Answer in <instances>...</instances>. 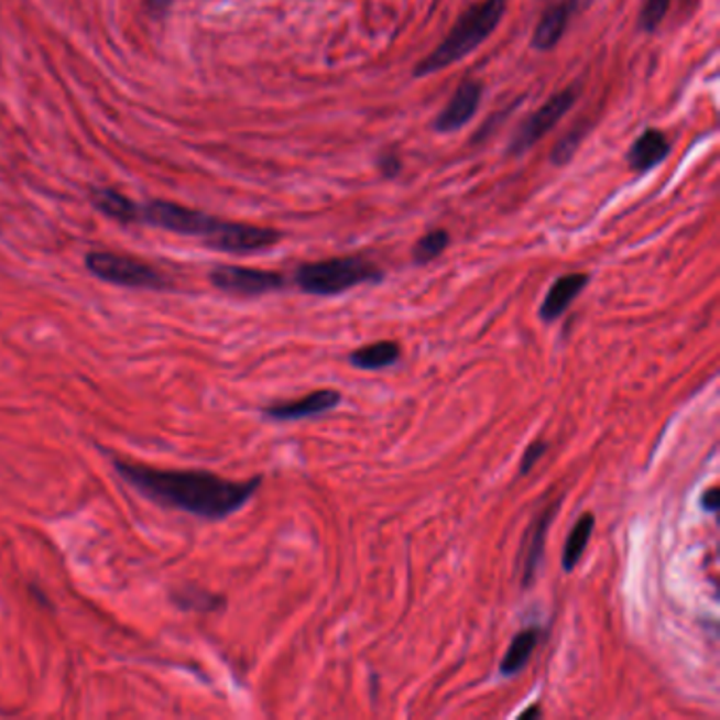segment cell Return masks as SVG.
Segmentation results:
<instances>
[{
  "label": "cell",
  "instance_id": "3957f363",
  "mask_svg": "<svg viewBox=\"0 0 720 720\" xmlns=\"http://www.w3.org/2000/svg\"><path fill=\"white\" fill-rule=\"evenodd\" d=\"M383 271L360 257L330 258L303 264L294 282L313 296H338L363 283H379Z\"/></svg>",
  "mask_w": 720,
  "mask_h": 720
},
{
  "label": "cell",
  "instance_id": "ffe728a7",
  "mask_svg": "<svg viewBox=\"0 0 720 720\" xmlns=\"http://www.w3.org/2000/svg\"><path fill=\"white\" fill-rule=\"evenodd\" d=\"M586 133H588V129H586L583 123H579V126L570 129L565 138H560L558 144L554 146V151H552V163L554 165H566L575 156L577 149L581 146V142L586 140Z\"/></svg>",
  "mask_w": 720,
  "mask_h": 720
},
{
  "label": "cell",
  "instance_id": "8fae6325",
  "mask_svg": "<svg viewBox=\"0 0 720 720\" xmlns=\"http://www.w3.org/2000/svg\"><path fill=\"white\" fill-rule=\"evenodd\" d=\"M338 404H340V393L336 389H319L296 402H283V404L266 406L262 414L271 421H283V423L285 421H303V418H313V416H321L326 412L335 411Z\"/></svg>",
  "mask_w": 720,
  "mask_h": 720
},
{
  "label": "cell",
  "instance_id": "7a4b0ae2",
  "mask_svg": "<svg viewBox=\"0 0 720 720\" xmlns=\"http://www.w3.org/2000/svg\"><path fill=\"white\" fill-rule=\"evenodd\" d=\"M505 9V0H482L469 7L438 47L421 64L414 66V77L436 75L439 70L461 62L469 53L476 52L501 24Z\"/></svg>",
  "mask_w": 720,
  "mask_h": 720
},
{
  "label": "cell",
  "instance_id": "7402d4cb",
  "mask_svg": "<svg viewBox=\"0 0 720 720\" xmlns=\"http://www.w3.org/2000/svg\"><path fill=\"white\" fill-rule=\"evenodd\" d=\"M549 450V444L545 439H535L522 455V461H520V476H528L535 465L539 463L541 457Z\"/></svg>",
  "mask_w": 720,
  "mask_h": 720
},
{
  "label": "cell",
  "instance_id": "d6986e66",
  "mask_svg": "<svg viewBox=\"0 0 720 720\" xmlns=\"http://www.w3.org/2000/svg\"><path fill=\"white\" fill-rule=\"evenodd\" d=\"M448 243H450V234L448 232L441 231V229L427 232L425 237H421L416 241V246L412 250V258H414L416 264H427V262L441 257L444 250L448 248Z\"/></svg>",
  "mask_w": 720,
  "mask_h": 720
},
{
  "label": "cell",
  "instance_id": "52a82bcc",
  "mask_svg": "<svg viewBox=\"0 0 720 720\" xmlns=\"http://www.w3.org/2000/svg\"><path fill=\"white\" fill-rule=\"evenodd\" d=\"M282 232L275 229H262L252 225H239V222H225L220 220L218 227L206 239L207 246L218 252L229 254H252L266 250L275 243H280Z\"/></svg>",
  "mask_w": 720,
  "mask_h": 720
},
{
  "label": "cell",
  "instance_id": "7c38bea8",
  "mask_svg": "<svg viewBox=\"0 0 720 720\" xmlns=\"http://www.w3.org/2000/svg\"><path fill=\"white\" fill-rule=\"evenodd\" d=\"M588 282H590V275H586V273H568V275L558 277L549 287V292L541 305V319L545 324L560 319L565 315V310L575 303V298L586 290Z\"/></svg>",
  "mask_w": 720,
  "mask_h": 720
},
{
  "label": "cell",
  "instance_id": "ba28073f",
  "mask_svg": "<svg viewBox=\"0 0 720 720\" xmlns=\"http://www.w3.org/2000/svg\"><path fill=\"white\" fill-rule=\"evenodd\" d=\"M209 282L218 290L234 294V296H262L285 285L280 273L260 271V269H246V266H231L222 264L209 273Z\"/></svg>",
  "mask_w": 720,
  "mask_h": 720
},
{
  "label": "cell",
  "instance_id": "30bf717a",
  "mask_svg": "<svg viewBox=\"0 0 720 720\" xmlns=\"http://www.w3.org/2000/svg\"><path fill=\"white\" fill-rule=\"evenodd\" d=\"M482 100V85L478 80H465L457 94L450 98V102L444 106L439 112L434 128L439 133H452L465 128L478 112Z\"/></svg>",
  "mask_w": 720,
  "mask_h": 720
},
{
  "label": "cell",
  "instance_id": "277c9868",
  "mask_svg": "<svg viewBox=\"0 0 720 720\" xmlns=\"http://www.w3.org/2000/svg\"><path fill=\"white\" fill-rule=\"evenodd\" d=\"M85 266L94 277L123 287H142V290L170 287L167 277H163L151 264L123 254L91 252L85 258Z\"/></svg>",
  "mask_w": 720,
  "mask_h": 720
},
{
  "label": "cell",
  "instance_id": "603a6c76",
  "mask_svg": "<svg viewBox=\"0 0 720 720\" xmlns=\"http://www.w3.org/2000/svg\"><path fill=\"white\" fill-rule=\"evenodd\" d=\"M719 505L720 490L717 489V487H712V489L708 490V492L701 497V508H703L706 512L714 514V512H719Z\"/></svg>",
  "mask_w": 720,
  "mask_h": 720
},
{
  "label": "cell",
  "instance_id": "d4e9b609",
  "mask_svg": "<svg viewBox=\"0 0 720 720\" xmlns=\"http://www.w3.org/2000/svg\"><path fill=\"white\" fill-rule=\"evenodd\" d=\"M528 717H541L539 706H531L528 710H524V712L520 714V719H528Z\"/></svg>",
  "mask_w": 720,
  "mask_h": 720
},
{
  "label": "cell",
  "instance_id": "9c48e42d",
  "mask_svg": "<svg viewBox=\"0 0 720 720\" xmlns=\"http://www.w3.org/2000/svg\"><path fill=\"white\" fill-rule=\"evenodd\" d=\"M563 501H554V505H547L543 512H541L526 537H524V543H522V554H520V560H522V588L528 590L533 586V581L537 579V572H539L541 560H543V549H545V539H547V531H549V524L554 522V515L558 512Z\"/></svg>",
  "mask_w": 720,
  "mask_h": 720
},
{
  "label": "cell",
  "instance_id": "e0dca14e",
  "mask_svg": "<svg viewBox=\"0 0 720 720\" xmlns=\"http://www.w3.org/2000/svg\"><path fill=\"white\" fill-rule=\"evenodd\" d=\"M593 526H596L593 515L583 514L570 528L568 539L565 543V552H563V568H565L566 572H572L575 566L579 565V560L583 558L586 547L590 545V539H592Z\"/></svg>",
  "mask_w": 720,
  "mask_h": 720
},
{
  "label": "cell",
  "instance_id": "5bb4252c",
  "mask_svg": "<svg viewBox=\"0 0 720 720\" xmlns=\"http://www.w3.org/2000/svg\"><path fill=\"white\" fill-rule=\"evenodd\" d=\"M572 7H575V0H563V2L554 4V7H549L541 15L539 24L535 28L533 41H531V45L537 52H549L560 43V39L565 36Z\"/></svg>",
  "mask_w": 720,
  "mask_h": 720
},
{
  "label": "cell",
  "instance_id": "2e32d148",
  "mask_svg": "<svg viewBox=\"0 0 720 720\" xmlns=\"http://www.w3.org/2000/svg\"><path fill=\"white\" fill-rule=\"evenodd\" d=\"M400 358H402V349L397 342L381 340V342H372V345L356 349L349 356V363L358 370L377 372V370H385L389 366H393Z\"/></svg>",
  "mask_w": 720,
  "mask_h": 720
},
{
  "label": "cell",
  "instance_id": "6da1fadb",
  "mask_svg": "<svg viewBox=\"0 0 720 720\" xmlns=\"http://www.w3.org/2000/svg\"><path fill=\"white\" fill-rule=\"evenodd\" d=\"M112 465L129 487L142 497L204 520H225L239 512L262 484L260 476L246 482H232L201 469H156L126 459H114Z\"/></svg>",
  "mask_w": 720,
  "mask_h": 720
},
{
  "label": "cell",
  "instance_id": "4fadbf2b",
  "mask_svg": "<svg viewBox=\"0 0 720 720\" xmlns=\"http://www.w3.org/2000/svg\"><path fill=\"white\" fill-rule=\"evenodd\" d=\"M669 155V142L664 131L646 129L628 151V165L636 174H646Z\"/></svg>",
  "mask_w": 720,
  "mask_h": 720
},
{
  "label": "cell",
  "instance_id": "ac0fdd59",
  "mask_svg": "<svg viewBox=\"0 0 720 720\" xmlns=\"http://www.w3.org/2000/svg\"><path fill=\"white\" fill-rule=\"evenodd\" d=\"M94 206L98 207L102 214L108 218H114L119 222H135L140 218V207L135 206L133 201H129L128 197H123L117 190L110 188H100L91 195Z\"/></svg>",
  "mask_w": 720,
  "mask_h": 720
},
{
  "label": "cell",
  "instance_id": "44dd1931",
  "mask_svg": "<svg viewBox=\"0 0 720 720\" xmlns=\"http://www.w3.org/2000/svg\"><path fill=\"white\" fill-rule=\"evenodd\" d=\"M668 9L669 0H646V2H644L643 13H641V26H643L646 32L657 30L659 24L664 22Z\"/></svg>",
  "mask_w": 720,
  "mask_h": 720
},
{
  "label": "cell",
  "instance_id": "9a60e30c",
  "mask_svg": "<svg viewBox=\"0 0 720 720\" xmlns=\"http://www.w3.org/2000/svg\"><path fill=\"white\" fill-rule=\"evenodd\" d=\"M541 630L539 628H528L522 630L514 636V641L510 644L505 657L499 664V674L505 678H512L517 672L526 668V664L531 662L537 644H539Z\"/></svg>",
  "mask_w": 720,
  "mask_h": 720
},
{
  "label": "cell",
  "instance_id": "8992f818",
  "mask_svg": "<svg viewBox=\"0 0 720 720\" xmlns=\"http://www.w3.org/2000/svg\"><path fill=\"white\" fill-rule=\"evenodd\" d=\"M146 225L163 229V231L176 232V234H188V237H207L218 227V218L207 216L197 209L170 204V201H153L140 209V218Z\"/></svg>",
  "mask_w": 720,
  "mask_h": 720
},
{
  "label": "cell",
  "instance_id": "cb8c5ba5",
  "mask_svg": "<svg viewBox=\"0 0 720 720\" xmlns=\"http://www.w3.org/2000/svg\"><path fill=\"white\" fill-rule=\"evenodd\" d=\"M381 170H383L385 176H395V174L400 172V161H397L395 156H383V161H381Z\"/></svg>",
  "mask_w": 720,
  "mask_h": 720
},
{
  "label": "cell",
  "instance_id": "5b68a950",
  "mask_svg": "<svg viewBox=\"0 0 720 720\" xmlns=\"http://www.w3.org/2000/svg\"><path fill=\"white\" fill-rule=\"evenodd\" d=\"M579 94H581V87L570 85V87H566L560 94L552 96L547 102L543 103L539 110L535 114H531L522 123V128L515 131L512 144H510V155H524L528 149H533L541 138L572 108V103L577 102Z\"/></svg>",
  "mask_w": 720,
  "mask_h": 720
}]
</instances>
